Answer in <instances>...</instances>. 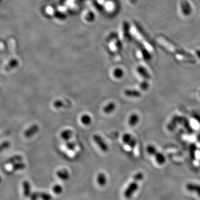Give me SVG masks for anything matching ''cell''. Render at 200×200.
Listing matches in <instances>:
<instances>
[{
	"label": "cell",
	"instance_id": "obj_1",
	"mask_svg": "<svg viewBox=\"0 0 200 200\" xmlns=\"http://www.w3.org/2000/svg\"><path fill=\"white\" fill-rule=\"evenodd\" d=\"M138 184L137 181L131 182L124 191V197L126 199H130L132 197L136 191L138 190Z\"/></svg>",
	"mask_w": 200,
	"mask_h": 200
},
{
	"label": "cell",
	"instance_id": "obj_2",
	"mask_svg": "<svg viewBox=\"0 0 200 200\" xmlns=\"http://www.w3.org/2000/svg\"><path fill=\"white\" fill-rule=\"evenodd\" d=\"M93 140L102 151H103L104 153H107L109 151L108 145L105 142L104 138L100 135H94L93 136Z\"/></svg>",
	"mask_w": 200,
	"mask_h": 200
},
{
	"label": "cell",
	"instance_id": "obj_3",
	"mask_svg": "<svg viewBox=\"0 0 200 200\" xmlns=\"http://www.w3.org/2000/svg\"><path fill=\"white\" fill-rule=\"evenodd\" d=\"M122 142L124 144L128 145L129 147L134 148L135 147L137 141L136 138L129 133H124L122 136Z\"/></svg>",
	"mask_w": 200,
	"mask_h": 200
},
{
	"label": "cell",
	"instance_id": "obj_4",
	"mask_svg": "<svg viewBox=\"0 0 200 200\" xmlns=\"http://www.w3.org/2000/svg\"><path fill=\"white\" fill-rule=\"evenodd\" d=\"M39 129H40V127L38 124H33V125L31 126L29 128L24 131V135L27 138H30L33 136L34 135H35L36 133H38Z\"/></svg>",
	"mask_w": 200,
	"mask_h": 200
},
{
	"label": "cell",
	"instance_id": "obj_5",
	"mask_svg": "<svg viewBox=\"0 0 200 200\" xmlns=\"http://www.w3.org/2000/svg\"><path fill=\"white\" fill-rule=\"evenodd\" d=\"M56 176H57L60 180L62 181H67L70 178V173L68 171L65 169L63 168L61 169L56 172Z\"/></svg>",
	"mask_w": 200,
	"mask_h": 200
},
{
	"label": "cell",
	"instance_id": "obj_6",
	"mask_svg": "<svg viewBox=\"0 0 200 200\" xmlns=\"http://www.w3.org/2000/svg\"><path fill=\"white\" fill-rule=\"evenodd\" d=\"M137 72L138 74L141 77H142L144 79L147 80L151 78V75L147 71V70L143 66H138L137 68Z\"/></svg>",
	"mask_w": 200,
	"mask_h": 200
},
{
	"label": "cell",
	"instance_id": "obj_7",
	"mask_svg": "<svg viewBox=\"0 0 200 200\" xmlns=\"http://www.w3.org/2000/svg\"><path fill=\"white\" fill-rule=\"evenodd\" d=\"M140 120L139 116L137 114L133 113L130 115L128 119V124L131 127L135 126L137 124H138Z\"/></svg>",
	"mask_w": 200,
	"mask_h": 200
},
{
	"label": "cell",
	"instance_id": "obj_8",
	"mask_svg": "<svg viewBox=\"0 0 200 200\" xmlns=\"http://www.w3.org/2000/svg\"><path fill=\"white\" fill-rule=\"evenodd\" d=\"M73 136V132L71 129H65L63 131H62V132H61L60 134V136L65 141H70V140L72 138Z\"/></svg>",
	"mask_w": 200,
	"mask_h": 200
},
{
	"label": "cell",
	"instance_id": "obj_9",
	"mask_svg": "<svg viewBox=\"0 0 200 200\" xmlns=\"http://www.w3.org/2000/svg\"><path fill=\"white\" fill-rule=\"evenodd\" d=\"M124 95L129 97H140L141 96V94L139 91L135 90H126L124 91Z\"/></svg>",
	"mask_w": 200,
	"mask_h": 200
},
{
	"label": "cell",
	"instance_id": "obj_10",
	"mask_svg": "<svg viewBox=\"0 0 200 200\" xmlns=\"http://www.w3.org/2000/svg\"><path fill=\"white\" fill-rule=\"evenodd\" d=\"M116 108V106L114 102H111L107 105H106L103 109L104 112L106 114H110L114 111Z\"/></svg>",
	"mask_w": 200,
	"mask_h": 200
},
{
	"label": "cell",
	"instance_id": "obj_11",
	"mask_svg": "<svg viewBox=\"0 0 200 200\" xmlns=\"http://www.w3.org/2000/svg\"><path fill=\"white\" fill-rule=\"evenodd\" d=\"M186 189L191 192H196L200 196V186L195 183H188L186 185Z\"/></svg>",
	"mask_w": 200,
	"mask_h": 200
},
{
	"label": "cell",
	"instance_id": "obj_12",
	"mask_svg": "<svg viewBox=\"0 0 200 200\" xmlns=\"http://www.w3.org/2000/svg\"><path fill=\"white\" fill-rule=\"evenodd\" d=\"M18 65H19V61L16 59H12L5 66V71L7 72L10 71L11 70L16 68L18 66Z\"/></svg>",
	"mask_w": 200,
	"mask_h": 200
},
{
	"label": "cell",
	"instance_id": "obj_13",
	"mask_svg": "<svg viewBox=\"0 0 200 200\" xmlns=\"http://www.w3.org/2000/svg\"><path fill=\"white\" fill-rule=\"evenodd\" d=\"M24 197H29L31 195V185L29 181H24L22 183Z\"/></svg>",
	"mask_w": 200,
	"mask_h": 200
},
{
	"label": "cell",
	"instance_id": "obj_14",
	"mask_svg": "<svg viewBox=\"0 0 200 200\" xmlns=\"http://www.w3.org/2000/svg\"><path fill=\"white\" fill-rule=\"evenodd\" d=\"M23 159V157L22 156L19 155H16L13 156L12 157H10L9 158H8L6 162L5 163L6 164H14V163L16 162H19L21 161Z\"/></svg>",
	"mask_w": 200,
	"mask_h": 200
},
{
	"label": "cell",
	"instance_id": "obj_15",
	"mask_svg": "<svg viewBox=\"0 0 200 200\" xmlns=\"http://www.w3.org/2000/svg\"><path fill=\"white\" fill-rule=\"evenodd\" d=\"M97 182L101 186H104L107 183V177L104 173H100L97 176Z\"/></svg>",
	"mask_w": 200,
	"mask_h": 200
},
{
	"label": "cell",
	"instance_id": "obj_16",
	"mask_svg": "<svg viewBox=\"0 0 200 200\" xmlns=\"http://www.w3.org/2000/svg\"><path fill=\"white\" fill-rule=\"evenodd\" d=\"M81 122L85 126H89L92 123V118L89 114H83L81 117Z\"/></svg>",
	"mask_w": 200,
	"mask_h": 200
},
{
	"label": "cell",
	"instance_id": "obj_17",
	"mask_svg": "<svg viewBox=\"0 0 200 200\" xmlns=\"http://www.w3.org/2000/svg\"><path fill=\"white\" fill-rule=\"evenodd\" d=\"M154 156L155 158L156 161L159 165H163L166 161V158L162 153L157 152Z\"/></svg>",
	"mask_w": 200,
	"mask_h": 200
},
{
	"label": "cell",
	"instance_id": "obj_18",
	"mask_svg": "<svg viewBox=\"0 0 200 200\" xmlns=\"http://www.w3.org/2000/svg\"><path fill=\"white\" fill-rule=\"evenodd\" d=\"M26 167V165L24 163L22 162H16L14 163L12 165V170L14 171H19V170H22L25 168Z\"/></svg>",
	"mask_w": 200,
	"mask_h": 200
},
{
	"label": "cell",
	"instance_id": "obj_19",
	"mask_svg": "<svg viewBox=\"0 0 200 200\" xmlns=\"http://www.w3.org/2000/svg\"><path fill=\"white\" fill-rule=\"evenodd\" d=\"M113 75L116 79H121L124 77V71L120 68H117L113 72Z\"/></svg>",
	"mask_w": 200,
	"mask_h": 200
},
{
	"label": "cell",
	"instance_id": "obj_20",
	"mask_svg": "<svg viewBox=\"0 0 200 200\" xmlns=\"http://www.w3.org/2000/svg\"><path fill=\"white\" fill-rule=\"evenodd\" d=\"M53 106L55 109H60L64 107L65 106V103L62 101V100H57L54 101L53 102Z\"/></svg>",
	"mask_w": 200,
	"mask_h": 200
},
{
	"label": "cell",
	"instance_id": "obj_21",
	"mask_svg": "<svg viewBox=\"0 0 200 200\" xmlns=\"http://www.w3.org/2000/svg\"><path fill=\"white\" fill-rule=\"evenodd\" d=\"M53 192L55 194L59 195L61 194L63 192V187L59 184H56L53 187Z\"/></svg>",
	"mask_w": 200,
	"mask_h": 200
},
{
	"label": "cell",
	"instance_id": "obj_22",
	"mask_svg": "<svg viewBox=\"0 0 200 200\" xmlns=\"http://www.w3.org/2000/svg\"><path fill=\"white\" fill-rule=\"evenodd\" d=\"M10 142L8 141H5L2 142V143H0V153L3 152L6 150L8 149L10 147Z\"/></svg>",
	"mask_w": 200,
	"mask_h": 200
},
{
	"label": "cell",
	"instance_id": "obj_23",
	"mask_svg": "<svg viewBox=\"0 0 200 200\" xmlns=\"http://www.w3.org/2000/svg\"><path fill=\"white\" fill-rule=\"evenodd\" d=\"M40 199L42 200H52L53 197L50 194L46 192H40Z\"/></svg>",
	"mask_w": 200,
	"mask_h": 200
},
{
	"label": "cell",
	"instance_id": "obj_24",
	"mask_svg": "<svg viewBox=\"0 0 200 200\" xmlns=\"http://www.w3.org/2000/svg\"><path fill=\"white\" fill-rule=\"evenodd\" d=\"M146 150H147V152L148 153L151 155H153V156H155L156 155V153H157L156 148L153 145H148L147 147Z\"/></svg>",
	"mask_w": 200,
	"mask_h": 200
},
{
	"label": "cell",
	"instance_id": "obj_25",
	"mask_svg": "<svg viewBox=\"0 0 200 200\" xmlns=\"http://www.w3.org/2000/svg\"><path fill=\"white\" fill-rule=\"evenodd\" d=\"M143 177H144V175L142 172H138L133 176V181H137V182L141 181L143 180Z\"/></svg>",
	"mask_w": 200,
	"mask_h": 200
},
{
	"label": "cell",
	"instance_id": "obj_26",
	"mask_svg": "<svg viewBox=\"0 0 200 200\" xmlns=\"http://www.w3.org/2000/svg\"><path fill=\"white\" fill-rule=\"evenodd\" d=\"M140 88L143 91L147 90L148 87H149V83H148L147 80L143 81L141 82L140 84Z\"/></svg>",
	"mask_w": 200,
	"mask_h": 200
},
{
	"label": "cell",
	"instance_id": "obj_27",
	"mask_svg": "<svg viewBox=\"0 0 200 200\" xmlns=\"http://www.w3.org/2000/svg\"><path fill=\"white\" fill-rule=\"evenodd\" d=\"M66 147L68 150L70 151H73L76 147V144L74 143L73 142H71V141H67L66 143Z\"/></svg>",
	"mask_w": 200,
	"mask_h": 200
},
{
	"label": "cell",
	"instance_id": "obj_28",
	"mask_svg": "<svg viewBox=\"0 0 200 200\" xmlns=\"http://www.w3.org/2000/svg\"><path fill=\"white\" fill-rule=\"evenodd\" d=\"M31 200H38L40 199V192H35L31 194L29 196Z\"/></svg>",
	"mask_w": 200,
	"mask_h": 200
},
{
	"label": "cell",
	"instance_id": "obj_29",
	"mask_svg": "<svg viewBox=\"0 0 200 200\" xmlns=\"http://www.w3.org/2000/svg\"><path fill=\"white\" fill-rule=\"evenodd\" d=\"M1 182H2V178H1V176H0V183H1Z\"/></svg>",
	"mask_w": 200,
	"mask_h": 200
},
{
	"label": "cell",
	"instance_id": "obj_30",
	"mask_svg": "<svg viewBox=\"0 0 200 200\" xmlns=\"http://www.w3.org/2000/svg\"></svg>",
	"mask_w": 200,
	"mask_h": 200
}]
</instances>
